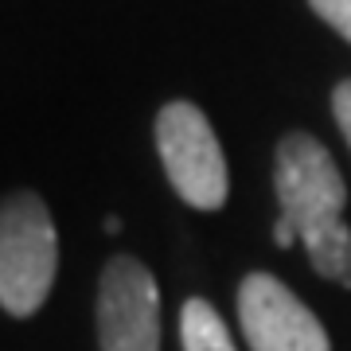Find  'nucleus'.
I'll return each mask as SVG.
<instances>
[{
  "instance_id": "1",
  "label": "nucleus",
  "mask_w": 351,
  "mask_h": 351,
  "mask_svg": "<svg viewBox=\"0 0 351 351\" xmlns=\"http://www.w3.org/2000/svg\"><path fill=\"white\" fill-rule=\"evenodd\" d=\"M274 191L281 203V219L293 223L313 269L336 285H351V230L339 219L348 203V184L332 152L308 133L281 137Z\"/></svg>"
},
{
  "instance_id": "2",
  "label": "nucleus",
  "mask_w": 351,
  "mask_h": 351,
  "mask_svg": "<svg viewBox=\"0 0 351 351\" xmlns=\"http://www.w3.org/2000/svg\"><path fill=\"white\" fill-rule=\"evenodd\" d=\"M59 274V234L47 203L36 191H12L0 199V308L32 316L47 301Z\"/></svg>"
},
{
  "instance_id": "3",
  "label": "nucleus",
  "mask_w": 351,
  "mask_h": 351,
  "mask_svg": "<svg viewBox=\"0 0 351 351\" xmlns=\"http://www.w3.org/2000/svg\"><path fill=\"white\" fill-rule=\"evenodd\" d=\"M156 149L176 195L199 211H219L230 191L223 145L211 121L191 101H168L156 117Z\"/></svg>"
},
{
  "instance_id": "4",
  "label": "nucleus",
  "mask_w": 351,
  "mask_h": 351,
  "mask_svg": "<svg viewBox=\"0 0 351 351\" xmlns=\"http://www.w3.org/2000/svg\"><path fill=\"white\" fill-rule=\"evenodd\" d=\"M101 351H160V289L133 254H113L98 281Z\"/></svg>"
},
{
  "instance_id": "5",
  "label": "nucleus",
  "mask_w": 351,
  "mask_h": 351,
  "mask_svg": "<svg viewBox=\"0 0 351 351\" xmlns=\"http://www.w3.org/2000/svg\"><path fill=\"white\" fill-rule=\"evenodd\" d=\"M239 320L250 351H332L324 324L274 274H250L239 285Z\"/></svg>"
},
{
  "instance_id": "6",
  "label": "nucleus",
  "mask_w": 351,
  "mask_h": 351,
  "mask_svg": "<svg viewBox=\"0 0 351 351\" xmlns=\"http://www.w3.org/2000/svg\"><path fill=\"white\" fill-rule=\"evenodd\" d=\"M180 339H184V351H234V339L226 332L223 316L215 313L203 297L184 301V313H180Z\"/></svg>"
},
{
  "instance_id": "7",
  "label": "nucleus",
  "mask_w": 351,
  "mask_h": 351,
  "mask_svg": "<svg viewBox=\"0 0 351 351\" xmlns=\"http://www.w3.org/2000/svg\"><path fill=\"white\" fill-rule=\"evenodd\" d=\"M308 4H313V12L328 27H336L339 36L351 43V0H308Z\"/></svg>"
},
{
  "instance_id": "8",
  "label": "nucleus",
  "mask_w": 351,
  "mask_h": 351,
  "mask_svg": "<svg viewBox=\"0 0 351 351\" xmlns=\"http://www.w3.org/2000/svg\"><path fill=\"white\" fill-rule=\"evenodd\" d=\"M332 113H336V125L343 129V137L351 145V78L336 86V94H332Z\"/></svg>"
},
{
  "instance_id": "9",
  "label": "nucleus",
  "mask_w": 351,
  "mask_h": 351,
  "mask_svg": "<svg viewBox=\"0 0 351 351\" xmlns=\"http://www.w3.org/2000/svg\"><path fill=\"white\" fill-rule=\"evenodd\" d=\"M274 242H277V246H293V242H297V230H293V223L277 219V226H274Z\"/></svg>"
},
{
  "instance_id": "10",
  "label": "nucleus",
  "mask_w": 351,
  "mask_h": 351,
  "mask_svg": "<svg viewBox=\"0 0 351 351\" xmlns=\"http://www.w3.org/2000/svg\"><path fill=\"white\" fill-rule=\"evenodd\" d=\"M117 230H121V219H117V215H110V219H106V234H117Z\"/></svg>"
}]
</instances>
